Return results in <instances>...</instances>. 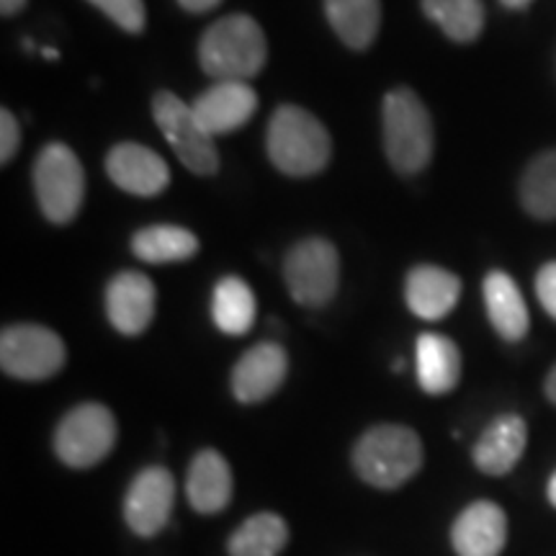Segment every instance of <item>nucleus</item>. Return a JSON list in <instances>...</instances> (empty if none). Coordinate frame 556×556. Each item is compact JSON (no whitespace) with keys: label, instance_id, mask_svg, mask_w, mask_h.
<instances>
[{"label":"nucleus","instance_id":"nucleus-23","mask_svg":"<svg viewBox=\"0 0 556 556\" xmlns=\"http://www.w3.org/2000/svg\"><path fill=\"white\" fill-rule=\"evenodd\" d=\"M255 312H258L255 294L242 278L227 276L214 287L212 319L222 332H227V336H245L253 328Z\"/></svg>","mask_w":556,"mask_h":556},{"label":"nucleus","instance_id":"nucleus-26","mask_svg":"<svg viewBox=\"0 0 556 556\" xmlns=\"http://www.w3.org/2000/svg\"><path fill=\"white\" fill-rule=\"evenodd\" d=\"M520 204L531 217L556 219V150L541 152L520 178Z\"/></svg>","mask_w":556,"mask_h":556},{"label":"nucleus","instance_id":"nucleus-6","mask_svg":"<svg viewBox=\"0 0 556 556\" xmlns=\"http://www.w3.org/2000/svg\"><path fill=\"white\" fill-rule=\"evenodd\" d=\"M116 446V417L101 402H83L54 430V454L73 469H90Z\"/></svg>","mask_w":556,"mask_h":556},{"label":"nucleus","instance_id":"nucleus-11","mask_svg":"<svg viewBox=\"0 0 556 556\" xmlns=\"http://www.w3.org/2000/svg\"><path fill=\"white\" fill-rule=\"evenodd\" d=\"M157 309V289L150 276L122 270L106 287V315L122 336H139L150 328Z\"/></svg>","mask_w":556,"mask_h":556},{"label":"nucleus","instance_id":"nucleus-19","mask_svg":"<svg viewBox=\"0 0 556 556\" xmlns=\"http://www.w3.org/2000/svg\"><path fill=\"white\" fill-rule=\"evenodd\" d=\"M482 294L486 317H490L497 336L510 340V343L523 340L528 328H531V315H528L526 299L520 294L518 283L505 270H492L484 276Z\"/></svg>","mask_w":556,"mask_h":556},{"label":"nucleus","instance_id":"nucleus-22","mask_svg":"<svg viewBox=\"0 0 556 556\" xmlns=\"http://www.w3.org/2000/svg\"><path fill=\"white\" fill-rule=\"evenodd\" d=\"M199 238L186 227L176 225H150L142 227L131 238V253L137 255L139 261L155 263V266H163V263H180L189 261L199 253Z\"/></svg>","mask_w":556,"mask_h":556},{"label":"nucleus","instance_id":"nucleus-17","mask_svg":"<svg viewBox=\"0 0 556 556\" xmlns=\"http://www.w3.org/2000/svg\"><path fill=\"white\" fill-rule=\"evenodd\" d=\"M462 296V278L441 266H415L407 274L405 299L413 315L428 323L443 319Z\"/></svg>","mask_w":556,"mask_h":556},{"label":"nucleus","instance_id":"nucleus-36","mask_svg":"<svg viewBox=\"0 0 556 556\" xmlns=\"http://www.w3.org/2000/svg\"><path fill=\"white\" fill-rule=\"evenodd\" d=\"M402 368H405V361H394V371H402Z\"/></svg>","mask_w":556,"mask_h":556},{"label":"nucleus","instance_id":"nucleus-21","mask_svg":"<svg viewBox=\"0 0 556 556\" xmlns=\"http://www.w3.org/2000/svg\"><path fill=\"white\" fill-rule=\"evenodd\" d=\"M325 16L345 47L364 52L381 29V0H325Z\"/></svg>","mask_w":556,"mask_h":556},{"label":"nucleus","instance_id":"nucleus-15","mask_svg":"<svg viewBox=\"0 0 556 556\" xmlns=\"http://www.w3.org/2000/svg\"><path fill=\"white\" fill-rule=\"evenodd\" d=\"M451 544L458 556H500L507 544V518L495 503L469 505L451 528Z\"/></svg>","mask_w":556,"mask_h":556},{"label":"nucleus","instance_id":"nucleus-31","mask_svg":"<svg viewBox=\"0 0 556 556\" xmlns=\"http://www.w3.org/2000/svg\"><path fill=\"white\" fill-rule=\"evenodd\" d=\"M26 0H0V13L3 16H16V13L24 11Z\"/></svg>","mask_w":556,"mask_h":556},{"label":"nucleus","instance_id":"nucleus-1","mask_svg":"<svg viewBox=\"0 0 556 556\" xmlns=\"http://www.w3.org/2000/svg\"><path fill=\"white\" fill-rule=\"evenodd\" d=\"M268 60V41L261 24L248 13H229L214 21L199 41V65L217 80H242L261 73Z\"/></svg>","mask_w":556,"mask_h":556},{"label":"nucleus","instance_id":"nucleus-7","mask_svg":"<svg viewBox=\"0 0 556 556\" xmlns=\"http://www.w3.org/2000/svg\"><path fill=\"white\" fill-rule=\"evenodd\" d=\"M152 116L168 139L176 157L197 176H214L219 170V150L214 137L201 127L191 103L178 99L170 90H157L152 96Z\"/></svg>","mask_w":556,"mask_h":556},{"label":"nucleus","instance_id":"nucleus-20","mask_svg":"<svg viewBox=\"0 0 556 556\" xmlns=\"http://www.w3.org/2000/svg\"><path fill=\"white\" fill-rule=\"evenodd\" d=\"M417 381L422 392L448 394L462 379V353L456 343L438 332H422L415 345Z\"/></svg>","mask_w":556,"mask_h":556},{"label":"nucleus","instance_id":"nucleus-24","mask_svg":"<svg viewBox=\"0 0 556 556\" xmlns=\"http://www.w3.org/2000/svg\"><path fill=\"white\" fill-rule=\"evenodd\" d=\"M289 541V528L276 513L248 518L229 539V556H278Z\"/></svg>","mask_w":556,"mask_h":556},{"label":"nucleus","instance_id":"nucleus-30","mask_svg":"<svg viewBox=\"0 0 556 556\" xmlns=\"http://www.w3.org/2000/svg\"><path fill=\"white\" fill-rule=\"evenodd\" d=\"M222 0H178V5L184 11L189 13H206V11H214Z\"/></svg>","mask_w":556,"mask_h":556},{"label":"nucleus","instance_id":"nucleus-35","mask_svg":"<svg viewBox=\"0 0 556 556\" xmlns=\"http://www.w3.org/2000/svg\"><path fill=\"white\" fill-rule=\"evenodd\" d=\"M45 58H47V60H58L60 54H58V50H45Z\"/></svg>","mask_w":556,"mask_h":556},{"label":"nucleus","instance_id":"nucleus-8","mask_svg":"<svg viewBox=\"0 0 556 556\" xmlns=\"http://www.w3.org/2000/svg\"><path fill=\"white\" fill-rule=\"evenodd\" d=\"M283 281L302 307H328L340 287V255L325 238L299 240L283 258Z\"/></svg>","mask_w":556,"mask_h":556},{"label":"nucleus","instance_id":"nucleus-3","mask_svg":"<svg viewBox=\"0 0 556 556\" xmlns=\"http://www.w3.org/2000/svg\"><path fill=\"white\" fill-rule=\"evenodd\" d=\"M381 131L389 163L400 176H415L428 168L435 144L433 119L415 90H389L381 103Z\"/></svg>","mask_w":556,"mask_h":556},{"label":"nucleus","instance_id":"nucleus-34","mask_svg":"<svg viewBox=\"0 0 556 556\" xmlns=\"http://www.w3.org/2000/svg\"><path fill=\"white\" fill-rule=\"evenodd\" d=\"M548 500H552V505L556 507V471H554V477L548 479Z\"/></svg>","mask_w":556,"mask_h":556},{"label":"nucleus","instance_id":"nucleus-28","mask_svg":"<svg viewBox=\"0 0 556 556\" xmlns=\"http://www.w3.org/2000/svg\"><path fill=\"white\" fill-rule=\"evenodd\" d=\"M21 144V129L16 116L9 109L0 111V163L9 165L16 157Z\"/></svg>","mask_w":556,"mask_h":556},{"label":"nucleus","instance_id":"nucleus-29","mask_svg":"<svg viewBox=\"0 0 556 556\" xmlns=\"http://www.w3.org/2000/svg\"><path fill=\"white\" fill-rule=\"evenodd\" d=\"M536 296L541 307L556 319V261L541 266L536 276Z\"/></svg>","mask_w":556,"mask_h":556},{"label":"nucleus","instance_id":"nucleus-14","mask_svg":"<svg viewBox=\"0 0 556 556\" xmlns=\"http://www.w3.org/2000/svg\"><path fill=\"white\" fill-rule=\"evenodd\" d=\"M289 371V358L278 343H258L242 353L232 368V394L242 405L268 400L283 384Z\"/></svg>","mask_w":556,"mask_h":556},{"label":"nucleus","instance_id":"nucleus-4","mask_svg":"<svg viewBox=\"0 0 556 556\" xmlns=\"http://www.w3.org/2000/svg\"><path fill=\"white\" fill-rule=\"evenodd\" d=\"M426 462L420 435L407 426L368 428L353 448V467L358 477L379 490H397L420 471Z\"/></svg>","mask_w":556,"mask_h":556},{"label":"nucleus","instance_id":"nucleus-2","mask_svg":"<svg viewBox=\"0 0 556 556\" xmlns=\"http://www.w3.org/2000/svg\"><path fill=\"white\" fill-rule=\"evenodd\" d=\"M266 150L270 163L283 176L309 178L325 170L332 155V139L325 124L307 109L283 103L270 116L266 129Z\"/></svg>","mask_w":556,"mask_h":556},{"label":"nucleus","instance_id":"nucleus-12","mask_svg":"<svg viewBox=\"0 0 556 556\" xmlns=\"http://www.w3.org/2000/svg\"><path fill=\"white\" fill-rule=\"evenodd\" d=\"M191 109L208 135H229L253 119L258 93L242 80H217L191 103Z\"/></svg>","mask_w":556,"mask_h":556},{"label":"nucleus","instance_id":"nucleus-33","mask_svg":"<svg viewBox=\"0 0 556 556\" xmlns=\"http://www.w3.org/2000/svg\"><path fill=\"white\" fill-rule=\"evenodd\" d=\"M500 3L510 11H520V9H526V5H531L533 0H500Z\"/></svg>","mask_w":556,"mask_h":556},{"label":"nucleus","instance_id":"nucleus-10","mask_svg":"<svg viewBox=\"0 0 556 556\" xmlns=\"http://www.w3.org/2000/svg\"><path fill=\"white\" fill-rule=\"evenodd\" d=\"M176 503V479L165 467H148L131 479L124 497V520L137 536H157Z\"/></svg>","mask_w":556,"mask_h":556},{"label":"nucleus","instance_id":"nucleus-16","mask_svg":"<svg viewBox=\"0 0 556 556\" xmlns=\"http://www.w3.org/2000/svg\"><path fill=\"white\" fill-rule=\"evenodd\" d=\"M528 443V428L526 420L520 415H500L490 426L484 428V433L479 435L475 451V464L479 471L490 477H503L507 471L520 462Z\"/></svg>","mask_w":556,"mask_h":556},{"label":"nucleus","instance_id":"nucleus-5","mask_svg":"<svg viewBox=\"0 0 556 556\" xmlns=\"http://www.w3.org/2000/svg\"><path fill=\"white\" fill-rule=\"evenodd\" d=\"M31 178L41 214L52 225H67L78 217L86 199V170L67 144H47L34 163Z\"/></svg>","mask_w":556,"mask_h":556},{"label":"nucleus","instance_id":"nucleus-32","mask_svg":"<svg viewBox=\"0 0 556 556\" xmlns=\"http://www.w3.org/2000/svg\"><path fill=\"white\" fill-rule=\"evenodd\" d=\"M544 392H546V397L554 402L556 405V366L552 368V371H548V377H546V384H544Z\"/></svg>","mask_w":556,"mask_h":556},{"label":"nucleus","instance_id":"nucleus-18","mask_svg":"<svg viewBox=\"0 0 556 556\" xmlns=\"http://www.w3.org/2000/svg\"><path fill=\"white\" fill-rule=\"evenodd\" d=\"M186 495L197 513L214 516L222 513L232 500V471L227 458L214 448H204L193 456L189 477H186Z\"/></svg>","mask_w":556,"mask_h":556},{"label":"nucleus","instance_id":"nucleus-25","mask_svg":"<svg viewBox=\"0 0 556 556\" xmlns=\"http://www.w3.org/2000/svg\"><path fill=\"white\" fill-rule=\"evenodd\" d=\"M422 13L441 26L448 39L475 41L484 29V3L482 0H420Z\"/></svg>","mask_w":556,"mask_h":556},{"label":"nucleus","instance_id":"nucleus-27","mask_svg":"<svg viewBox=\"0 0 556 556\" xmlns=\"http://www.w3.org/2000/svg\"><path fill=\"white\" fill-rule=\"evenodd\" d=\"M88 3H93L96 9L106 13L127 34H142L144 24H148L144 0H88Z\"/></svg>","mask_w":556,"mask_h":556},{"label":"nucleus","instance_id":"nucleus-9","mask_svg":"<svg viewBox=\"0 0 556 556\" xmlns=\"http://www.w3.org/2000/svg\"><path fill=\"white\" fill-rule=\"evenodd\" d=\"M67 351L58 332L45 325H11L0 332V366L13 379H50L65 366Z\"/></svg>","mask_w":556,"mask_h":556},{"label":"nucleus","instance_id":"nucleus-13","mask_svg":"<svg viewBox=\"0 0 556 556\" xmlns=\"http://www.w3.org/2000/svg\"><path fill=\"white\" fill-rule=\"evenodd\" d=\"M106 173L122 191L142 199L157 197L170 184L168 163L157 152L137 142H122L111 148L106 155Z\"/></svg>","mask_w":556,"mask_h":556}]
</instances>
